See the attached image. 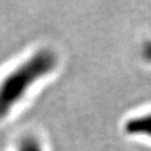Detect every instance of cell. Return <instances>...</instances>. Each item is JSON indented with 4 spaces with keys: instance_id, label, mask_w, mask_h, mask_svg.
Wrapping results in <instances>:
<instances>
[{
    "instance_id": "obj_2",
    "label": "cell",
    "mask_w": 151,
    "mask_h": 151,
    "mask_svg": "<svg viewBox=\"0 0 151 151\" xmlns=\"http://www.w3.org/2000/svg\"><path fill=\"white\" fill-rule=\"evenodd\" d=\"M122 130L128 137L151 140V111L130 116L124 121Z\"/></svg>"
},
{
    "instance_id": "obj_4",
    "label": "cell",
    "mask_w": 151,
    "mask_h": 151,
    "mask_svg": "<svg viewBox=\"0 0 151 151\" xmlns=\"http://www.w3.org/2000/svg\"><path fill=\"white\" fill-rule=\"evenodd\" d=\"M140 53L142 60L148 64H151V39H148L142 44Z\"/></svg>"
},
{
    "instance_id": "obj_3",
    "label": "cell",
    "mask_w": 151,
    "mask_h": 151,
    "mask_svg": "<svg viewBox=\"0 0 151 151\" xmlns=\"http://www.w3.org/2000/svg\"><path fill=\"white\" fill-rule=\"evenodd\" d=\"M15 151H44V147L38 137L27 133L18 139Z\"/></svg>"
},
{
    "instance_id": "obj_1",
    "label": "cell",
    "mask_w": 151,
    "mask_h": 151,
    "mask_svg": "<svg viewBox=\"0 0 151 151\" xmlns=\"http://www.w3.org/2000/svg\"><path fill=\"white\" fill-rule=\"evenodd\" d=\"M58 65V56L43 47L24 58L0 77V122L9 118L36 84L50 75Z\"/></svg>"
}]
</instances>
